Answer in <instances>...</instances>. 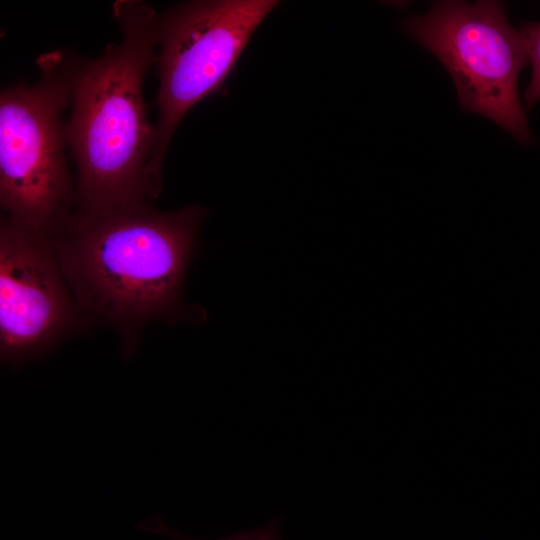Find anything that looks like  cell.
Masks as SVG:
<instances>
[{"label": "cell", "instance_id": "cell-1", "mask_svg": "<svg viewBox=\"0 0 540 540\" xmlns=\"http://www.w3.org/2000/svg\"><path fill=\"white\" fill-rule=\"evenodd\" d=\"M204 208L159 211L142 205L77 219L51 238L87 323L117 331L125 359L154 322L197 324L205 312L184 303L183 285L198 247Z\"/></svg>", "mask_w": 540, "mask_h": 540}, {"label": "cell", "instance_id": "cell-2", "mask_svg": "<svg viewBox=\"0 0 540 540\" xmlns=\"http://www.w3.org/2000/svg\"><path fill=\"white\" fill-rule=\"evenodd\" d=\"M113 15L122 38L94 59L77 57L66 134L76 166L72 217L88 219L152 205L163 185L150 172L156 129L143 83L157 61L158 13L139 0H119Z\"/></svg>", "mask_w": 540, "mask_h": 540}, {"label": "cell", "instance_id": "cell-3", "mask_svg": "<svg viewBox=\"0 0 540 540\" xmlns=\"http://www.w3.org/2000/svg\"><path fill=\"white\" fill-rule=\"evenodd\" d=\"M76 60L63 50L43 54L34 84L19 82L0 94L2 219L50 239L67 225L75 206L62 116L70 103Z\"/></svg>", "mask_w": 540, "mask_h": 540}, {"label": "cell", "instance_id": "cell-4", "mask_svg": "<svg viewBox=\"0 0 540 540\" xmlns=\"http://www.w3.org/2000/svg\"><path fill=\"white\" fill-rule=\"evenodd\" d=\"M402 29L430 51L451 75L466 111L484 116L520 144L533 142L517 82L530 63L525 38L499 1H437Z\"/></svg>", "mask_w": 540, "mask_h": 540}, {"label": "cell", "instance_id": "cell-5", "mask_svg": "<svg viewBox=\"0 0 540 540\" xmlns=\"http://www.w3.org/2000/svg\"><path fill=\"white\" fill-rule=\"evenodd\" d=\"M275 0H201L158 14L159 118L150 162L162 184L168 145L184 115L220 88Z\"/></svg>", "mask_w": 540, "mask_h": 540}, {"label": "cell", "instance_id": "cell-6", "mask_svg": "<svg viewBox=\"0 0 540 540\" xmlns=\"http://www.w3.org/2000/svg\"><path fill=\"white\" fill-rule=\"evenodd\" d=\"M82 315L50 238L0 226V354L14 366L83 330Z\"/></svg>", "mask_w": 540, "mask_h": 540}, {"label": "cell", "instance_id": "cell-7", "mask_svg": "<svg viewBox=\"0 0 540 540\" xmlns=\"http://www.w3.org/2000/svg\"><path fill=\"white\" fill-rule=\"evenodd\" d=\"M145 523L146 525L143 527L146 530L165 535L174 540H200L190 538L173 530L160 518L149 519ZM216 540H281L279 533V521L277 519H272L258 528L242 531L229 537Z\"/></svg>", "mask_w": 540, "mask_h": 540}, {"label": "cell", "instance_id": "cell-8", "mask_svg": "<svg viewBox=\"0 0 540 540\" xmlns=\"http://www.w3.org/2000/svg\"><path fill=\"white\" fill-rule=\"evenodd\" d=\"M522 32L532 65V75L524 92L525 108L531 109L540 100V22H523Z\"/></svg>", "mask_w": 540, "mask_h": 540}]
</instances>
